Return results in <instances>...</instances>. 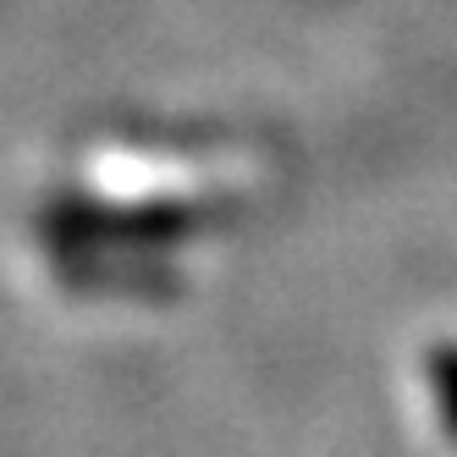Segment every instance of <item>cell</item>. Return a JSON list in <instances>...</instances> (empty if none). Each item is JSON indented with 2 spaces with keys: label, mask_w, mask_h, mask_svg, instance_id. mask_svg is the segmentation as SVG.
I'll return each instance as SVG.
<instances>
[{
  "label": "cell",
  "mask_w": 457,
  "mask_h": 457,
  "mask_svg": "<svg viewBox=\"0 0 457 457\" xmlns=\"http://www.w3.org/2000/svg\"><path fill=\"white\" fill-rule=\"evenodd\" d=\"M430 386H436V403H441L446 424L457 430V347L452 342L430 353Z\"/></svg>",
  "instance_id": "6da1fadb"
}]
</instances>
